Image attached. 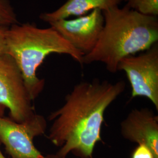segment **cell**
I'll return each instance as SVG.
<instances>
[{"label":"cell","instance_id":"1","mask_svg":"<svg viewBox=\"0 0 158 158\" xmlns=\"http://www.w3.org/2000/svg\"><path fill=\"white\" fill-rule=\"evenodd\" d=\"M125 83L94 79L81 81L66 96L64 103L51 113L53 121L48 139L57 147L59 158L73 152L79 158H93L96 143L101 142L102 127L108 107L124 91Z\"/></svg>","mask_w":158,"mask_h":158},{"label":"cell","instance_id":"2","mask_svg":"<svg viewBox=\"0 0 158 158\" xmlns=\"http://www.w3.org/2000/svg\"><path fill=\"white\" fill-rule=\"evenodd\" d=\"M102 14V33L93 49L83 56V64L102 63L109 72L115 73L123 58L158 43V17L143 15L126 6L108 9Z\"/></svg>","mask_w":158,"mask_h":158},{"label":"cell","instance_id":"3","mask_svg":"<svg viewBox=\"0 0 158 158\" xmlns=\"http://www.w3.org/2000/svg\"><path fill=\"white\" fill-rule=\"evenodd\" d=\"M6 46L7 54L21 70L32 101L44 90L45 80L37 76L36 71L48 56L52 53L66 55L83 65L84 55L51 27L40 28L29 23L14 24L8 28Z\"/></svg>","mask_w":158,"mask_h":158},{"label":"cell","instance_id":"4","mask_svg":"<svg viewBox=\"0 0 158 158\" xmlns=\"http://www.w3.org/2000/svg\"><path fill=\"white\" fill-rule=\"evenodd\" d=\"M32 102L14 59L8 54L0 56V106L8 109L12 120L23 123L36 114Z\"/></svg>","mask_w":158,"mask_h":158},{"label":"cell","instance_id":"5","mask_svg":"<svg viewBox=\"0 0 158 158\" xmlns=\"http://www.w3.org/2000/svg\"><path fill=\"white\" fill-rule=\"evenodd\" d=\"M46 127L45 118L37 114L23 123L0 116V142L11 158H59L44 156L34 145V138L44 134Z\"/></svg>","mask_w":158,"mask_h":158},{"label":"cell","instance_id":"6","mask_svg":"<svg viewBox=\"0 0 158 158\" xmlns=\"http://www.w3.org/2000/svg\"><path fill=\"white\" fill-rule=\"evenodd\" d=\"M119 70L125 72L130 81L131 97H146L158 110V43L138 55L123 58Z\"/></svg>","mask_w":158,"mask_h":158},{"label":"cell","instance_id":"7","mask_svg":"<svg viewBox=\"0 0 158 158\" xmlns=\"http://www.w3.org/2000/svg\"><path fill=\"white\" fill-rule=\"evenodd\" d=\"M104 23L102 12L95 10L74 19H63L49 24L85 56L96 46Z\"/></svg>","mask_w":158,"mask_h":158},{"label":"cell","instance_id":"8","mask_svg":"<svg viewBox=\"0 0 158 158\" xmlns=\"http://www.w3.org/2000/svg\"><path fill=\"white\" fill-rule=\"evenodd\" d=\"M121 134L130 141L145 145L158 158V117L152 110H132L121 123Z\"/></svg>","mask_w":158,"mask_h":158},{"label":"cell","instance_id":"9","mask_svg":"<svg viewBox=\"0 0 158 158\" xmlns=\"http://www.w3.org/2000/svg\"><path fill=\"white\" fill-rule=\"evenodd\" d=\"M123 0H67L62 6L51 12L40 14V19L50 23L70 17H80L95 10L102 12L119 6Z\"/></svg>","mask_w":158,"mask_h":158},{"label":"cell","instance_id":"10","mask_svg":"<svg viewBox=\"0 0 158 158\" xmlns=\"http://www.w3.org/2000/svg\"><path fill=\"white\" fill-rule=\"evenodd\" d=\"M131 9L145 15L158 17V0H123Z\"/></svg>","mask_w":158,"mask_h":158},{"label":"cell","instance_id":"11","mask_svg":"<svg viewBox=\"0 0 158 158\" xmlns=\"http://www.w3.org/2000/svg\"><path fill=\"white\" fill-rule=\"evenodd\" d=\"M17 23L16 13L9 0H0V25L10 27Z\"/></svg>","mask_w":158,"mask_h":158},{"label":"cell","instance_id":"12","mask_svg":"<svg viewBox=\"0 0 158 158\" xmlns=\"http://www.w3.org/2000/svg\"><path fill=\"white\" fill-rule=\"evenodd\" d=\"M131 158H155V156L148 147L139 144L133 151Z\"/></svg>","mask_w":158,"mask_h":158},{"label":"cell","instance_id":"13","mask_svg":"<svg viewBox=\"0 0 158 158\" xmlns=\"http://www.w3.org/2000/svg\"><path fill=\"white\" fill-rule=\"evenodd\" d=\"M8 27L0 25V56L7 54L6 36Z\"/></svg>","mask_w":158,"mask_h":158},{"label":"cell","instance_id":"14","mask_svg":"<svg viewBox=\"0 0 158 158\" xmlns=\"http://www.w3.org/2000/svg\"><path fill=\"white\" fill-rule=\"evenodd\" d=\"M5 109H6L5 108L1 106H0V116H3L4 115Z\"/></svg>","mask_w":158,"mask_h":158},{"label":"cell","instance_id":"15","mask_svg":"<svg viewBox=\"0 0 158 158\" xmlns=\"http://www.w3.org/2000/svg\"><path fill=\"white\" fill-rule=\"evenodd\" d=\"M0 143H1V142H0ZM0 158H6V157H5V156L3 155L2 152H1V148H0Z\"/></svg>","mask_w":158,"mask_h":158},{"label":"cell","instance_id":"16","mask_svg":"<svg viewBox=\"0 0 158 158\" xmlns=\"http://www.w3.org/2000/svg\"></svg>","mask_w":158,"mask_h":158}]
</instances>
